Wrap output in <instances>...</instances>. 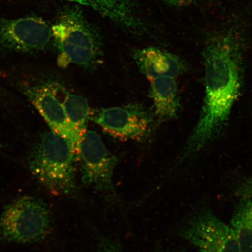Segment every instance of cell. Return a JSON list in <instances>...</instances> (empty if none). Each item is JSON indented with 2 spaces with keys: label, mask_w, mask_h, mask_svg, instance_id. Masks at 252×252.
Masks as SVG:
<instances>
[{
  "label": "cell",
  "mask_w": 252,
  "mask_h": 252,
  "mask_svg": "<svg viewBox=\"0 0 252 252\" xmlns=\"http://www.w3.org/2000/svg\"><path fill=\"white\" fill-rule=\"evenodd\" d=\"M250 9L234 14L207 34L202 51L206 84L202 108L179 163L218 139L227 127L243 87Z\"/></svg>",
  "instance_id": "obj_1"
},
{
  "label": "cell",
  "mask_w": 252,
  "mask_h": 252,
  "mask_svg": "<svg viewBox=\"0 0 252 252\" xmlns=\"http://www.w3.org/2000/svg\"><path fill=\"white\" fill-rule=\"evenodd\" d=\"M77 162L76 147L51 130L40 135L28 159L30 171L37 182L52 194L66 196L77 193Z\"/></svg>",
  "instance_id": "obj_2"
},
{
  "label": "cell",
  "mask_w": 252,
  "mask_h": 252,
  "mask_svg": "<svg viewBox=\"0 0 252 252\" xmlns=\"http://www.w3.org/2000/svg\"><path fill=\"white\" fill-rule=\"evenodd\" d=\"M51 28L61 67L74 64L91 70L101 64V40L77 6L64 9Z\"/></svg>",
  "instance_id": "obj_3"
},
{
  "label": "cell",
  "mask_w": 252,
  "mask_h": 252,
  "mask_svg": "<svg viewBox=\"0 0 252 252\" xmlns=\"http://www.w3.org/2000/svg\"><path fill=\"white\" fill-rule=\"evenodd\" d=\"M51 227V213L45 201L32 196L19 197L0 217V242L34 243L45 239Z\"/></svg>",
  "instance_id": "obj_4"
},
{
  "label": "cell",
  "mask_w": 252,
  "mask_h": 252,
  "mask_svg": "<svg viewBox=\"0 0 252 252\" xmlns=\"http://www.w3.org/2000/svg\"><path fill=\"white\" fill-rule=\"evenodd\" d=\"M77 155L83 184L108 198H115L113 176L117 158L107 149L96 132L87 130L81 135L77 146Z\"/></svg>",
  "instance_id": "obj_5"
},
{
  "label": "cell",
  "mask_w": 252,
  "mask_h": 252,
  "mask_svg": "<svg viewBox=\"0 0 252 252\" xmlns=\"http://www.w3.org/2000/svg\"><path fill=\"white\" fill-rule=\"evenodd\" d=\"M155 115L140 104L94 110L90 120L121 140L141 141L149 138L155 126Z\"/></svg>",
  "instance_id": "obj_6"
},
{
  "label": "cell",
  "mask_w": 252,
  "mask_h": 252,
  "mask_svg": "<svg viewBox=\"0 0 252 252\" xmlns=\"http://www.w3.org/2000/svg\"><path fill=\"white\" fill-rule=\"evenodd\" d=\"M181 235L199 252H241L231 226L209 211L192 219L182 229Z\"/></svg>",
  "instance_id": "obj_7"
},
{
  "label": "cell",
  "mask_w": 252,
  "mask_h": 252,
  "mask_svg": "<svg viewBox=\"0 0 252 252\" xmlns=\"http://www.w3.org/2000/svg\"><path fill=\"white\" fill-rule=\"evenodd\" d=\"M52 39V28L41 18L0 17V46L3 48L33 53L45 49Z\"/></svg>",
  "instance_id": "obj_8"
},
{
  "label": "cell",
  "mask_w": 252,
  "mask_h": 252,
  "mask_svg": "<svg viewBox=\"0 0 252 252\" xmlns=\"http://www.w3.org/2000/svg\"><path fill=\"white\" fill-rule=\"evenodd\" d=\"M22 89L45 119L50 130L70 141L77 149L80 135L71 124L64 106L58 98L56 85L39 83L25 85Z\"/></svg>",
  "instance_id": "obj_9"
},
{
  "label": "cell",
  "mask_w": 252,
  "mask_h": 252,
  "mask_svg": "<svg viewBox=\"0 0 252 252\" xmlns=\"http://www.w3.org/2000/svg\"><path fill=\"white\" fill-rule=\"evenodd\" d=\"M133 57L140 71L149 81L165 76L176 78L187 70L180 57L158 47L135 50Z\"/></svg>",
  "instance_id": "obj_10"
},
{
  "label": "cell",
  "mask_w": 252,
  "mask_h": 252,
  "mask_svg": "<svg viewBox=\"0 0 252 252\" xmlns=\"http://www.w3.org/2000/svg\"><path fill=\"white\" fill-rule=\"evenodd\" d=\"M149 95L154 107V115L159 122L173 121L181 109L180 97L176 78L160 77L150 81Z\"/></svg>",
  "instance_id": "obj_11"
},
{
  "label": "cell",
  "mask_w": 252,
  "mask_h": 252,
  "mask_svg": "<svg viewBox=\"0 0 252 252\" xmlns=\"http://www.w3.org/2000/svg\"><path fill=\"white\" fill-rule=\"evenodd\" d=\"M231 226L235 232L241 252H252L251 198H242L233 214Z\"/></svg>",
  "instance_id": "obj_12"
},
{
  "label": "cell",
  "mask_w": 252,
  "mask_h": 252,
  "mask_svg": "<svg viewBox=\"0 0 252 252\" xmlns=\"http://www.w3.org/2000/svg\"><path fill=\"white\" fill-rule=\"evenodd\" d=\"M63 105L69 121L80 137L87 130L90 117V107L87 100L77 94L63 90Z\"/></svg>",
  "instance_id": "obj_13"
},
{
  "label": "cell",
  "mask_w": 252,
  "mask_h": 252,
  "mask_svg": "<svg viewBox=\"0 0 252 252\" xmlns=\"http://www.w3.org/2000/svg\"><path fill=\"white\" fill-rule=\"evenodd\" d=\"M97 252H124L117 242L112 239L102 237L100 238Z\"/></svg>",
  "instance_id": "obj_14"
},
{
  "label": "cell",
  "mask_w": 252,
  "mask_h": 252,
  "mask_svg": "<svg viewBox=\"0 0 252 252\" xmlns=\"http://www.w3.org/2000/svg\"><path fill=\"white\" fill-rule=\"evenodd\" d=\"M235 193L242 198H252V178L246 179L242 182L236 189Z\"/></svg>",
  "instance_id": "obj_15"
},
{
  "label": "cell",
  "mask_w": 252,
  "mask_h": 252,
  "mask_svg": "<svg viewBox=\"0 0 252 252\" xmlns=\"http://www.w3.org/2000/svg\"><path fill=\"white\" fill-rule=\"evenodd\" d=\"M1 148H2V144L1 143H0V150H1Z\"/></svg>",
  "instance_id": "obj_16"
},
{
  "label": "cell",
  "mask_w": 252,
  "mask_h": 252,
  "mask_svg": "<svg viewBox=\"0 0 252 252\" xmlns=\"http://www.w3.org/2000/svg\"><path fill=\"white\" fill-rule=\"evenodd\" d=\"M1 88H0V96H1Z\"/></svg>",
  "instance_id": "obj_17"
},
{
  "label": "cell",
  "mask_w": 252,
  "mask_h": 252,
  "mask_svg": "<svg viewBox=\"0 0 252 252\" xmlns=\"http://www.w3.org/2000/svg\"><path fill=\"white\" fill-rule=\"evenodd\" d=\"M158 1H160V0H158Z\"/></svg>",
  "instance_id": "obj_18"
}]
</instances>
